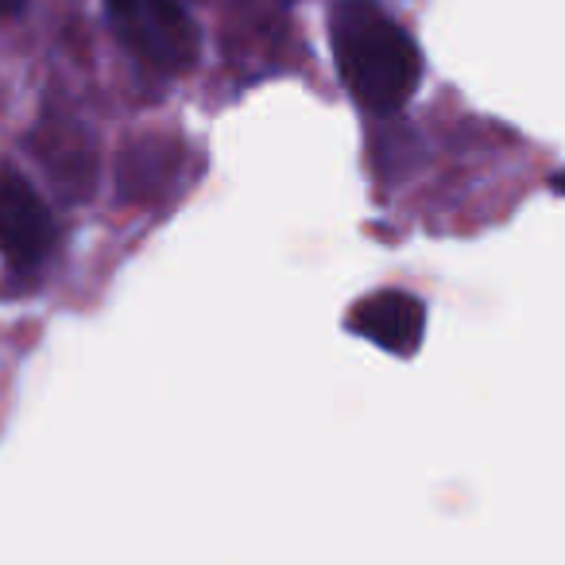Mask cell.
Masks as SVG:
<instances>
[{"mask_svg":"<svg viewBox=\"0 0 565 565\" xmlns=\"http://www.w3.org/2000/svg\"><path fill=\"white\" fill-rule=\"evenodd\" d=\"M330 47L341 86L364 113H399L423 82V51L376 0H338L330 12Z\"/></svg>","mask_w":565,"mask_h":565,"instance_id":"1","label":"cell"},{"mask_svg":"<svg viewBox=\"0 0 565 565\" xmlns=\"http://www.w3.org/2000/svg\"><path fill=\"white\" fill-rule=\"evenodd\" d=\"M55 248V217L20 171H0V256L32 271Z\"/></svg>","mask_w":565,"mask_h":565,"instance_id":"3","label":"cell"},{"mask_svg":"<svg viewBox=\"0 0 565 565\" xmlns=\"http://www.w3.org/2000/svg\"><path fill=\"white\" fill-rule=\"evenodd\" d=\"M120 43L143 66L182 74L198 63L202 35L182 0H105Z\"/></svg>","mask_w":565,"mask_h":565,"instance_id":"2","label":"cell"},{"mask_svg":"<svg viewBox=\"0 0 565 565\" xmlns=\"http://www.w3.org/2000/svg\"><path fill=\"white\" fill-rule=\"evenodd\" d=\"M345 326L392 356H415L426 338V307L418 295L376 291L349 310Z\"/></svg>","mask_w":565,"mask_h":565,"instance_id":"4","label":"cell"}]
</instances>
